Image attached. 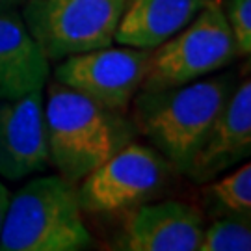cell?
Here are the masks:
<instances>
[{"label":"cell","instance_id":"obj_2","mask_svg":"<svg viewBox=\"0 0 251 251\" xmlns=\"http://www.w3.org/2000/svg\"><path fill=\"white\" fill-rule=\"evenodd\" d=\"M45 126L50 164L71 184H78L138 134L123 112L100 106L60 82L47 90Z\"/></svg>","mask_w":251,"mask_h":251},{"label":"cell","instance_id":"obj_12","mask_svg":"<svg viewBox=\"0 0 251 251\" xmlns=\"http://www.w3.org/2000/svg\"><path fill=\"white\" fill-rule=\"evenodd\" d=\"M208 0H125L114 41L152 50L175 36Z\"/></svg>","mask_w":251,"mask_h":251},{"label":"cell","instance_id":"obj_10","mask_svg":"<svg viewBox=\"0 0 251 251\" xmlns=\"http://www.w3.org/2000/svg\"><path fill=\"white\" fill-rule=\"evenodd\" d=\"M203 216L182 201L144 203L126 218L117 250L125 251H198L203 236Z\"/></svg>","mask_w":251,"mask_h":251},{"label":"cell","instance_id":"obj_13","mask_svg":"<svg viewBox=\"0 0 251 251\" xmlns=\"http://www.w3.org/2000/svg\"><path fill=\"white\" fill-rule=\"evenodd\" d=\"M205 188L206 201L214 206L222 216H251V166L250 162L242 164L231 173L218 175L208 180Z\"/></svg>","mask_w":251,"mask_h":251},{"label":"cell","instance_id":"obj_5","mask_svg":"<svg viewBox=\"0 0 251 251\" xmlns=\"http://www.w3.org/2000/svg\"><path fill=\"white\" fill-rule=\"evenodd\" d=\"M21 8L28 32L52 62L112 45L125 0H25Z\"/></svg>","mask_w":251,"mask_h":251},{"label":"cell","instance_id":"obj_7","mask_svg":"<svg viewBox=\"0 0 251 251\" xmlns=\"http://www.w3.org/2000/svg\"><path fill=\"white\" fill-rule=\"evenodd\" d=\"M152 50L134 47H100L63 58L54 78L100 106L126 112L151 67Z\"/></svg>","mask_w":251,"mask_h":251},{"label":"cell","instance_id":"obj_6","mask_svg":"<svg viewBox=\"0 0 251 251\" xmlns=\"http://www.w3.org/2000/svg\"><path fill=\"white\" fill-rule=\"evenodd\" d=\"M170 170L154 147L130 142L78 182V203L82 210L93 214L136 208L164 188Z\"/></svg>","mask_w":251,"mask_h":251},{"label":"cell","instance_id":"obj_1","mask_svg":"<svg viewBox=\"0 0 251 251\" xmlns=\"http://www.w3.org/2000/svg\"><path fill=\"white\" fill-rule=\"evenodd\" d=\"M234 86L233 73H222L164 90H138L130 102L136 132L171 170L184 173Z\"/></svg>","mask_w":251,"mask_h":251},{"label":"cell","instance_id":"obj_15","mask_svg":"<svg viewBox=\"0 0 251 251\" xmlns=\"http://www.w3.org/2000/svg\"><path fill=\"white\" fill-rule=\"evenodd\" d=\"M238 56L251 54V0H222Z\"/></svg>","mask_w":251,"mask_h":251},{"label":"cell","instance_id":"obj_3","mask_svg":"<svg viewBox=\"0 0 251 251\" xmlns=\"http://www.w3.org/2000/svg\"><path fill=\"white\" fill-rule=\"evenodd\" d=\"M76 188L62 175H43L25 184L0 229V251H82L93 236L82 220Z\"/></svg>","mask_w":251,"mask_h":251},{"label":"cell","instance_id":"obj_11","mask_svg":"<svg viewBox=\"0 0 251 251\" xmlns=\"http://www.w3.org/2000/svg\"><path fill=\"white\" fill-rule=\"evenodd\" d=\"M50 60L28 32L17 9L0 11V100L45 88Z\"/></svg>","mask_w":251,"mask_h":251},{"label":"cell","instance_id":"obj_17","mask_svg":"<svg viewBox=\"0 0 251 251\" xmlns=\"http://www.w3.org/2000/svg\"><path fill=\"white\" fill-rule=\"evenodd\" d=\"M25 4V0H0V11H11L19 9Z\"/></svg>","mask_w":251,"mask_h":251},{"label":"cell","instance_id":"obj_14","mask_svg":"<svg viewBox=\"0 0 251 251\" xmlns=\"http://www.w3.org/2000/svg\"><path fill=\"white\" fill-rule=\"evenodd\" d=\"M250 218L224 216L203 229L198 251H250Z\"/></svg>","mask_w":251,"mask_h":251},{"label":"cell","instance_id":"obj_4","mask_svg":"<svg viewBox=\"0 0 251 251\" xmlns=\"http://www.w3.org/2000/svg\"><path fill=\"white\" fill-rule=\"evenodd\" d=\"M234 58L236 49L224 4L208 0L182 30L152 49L151 67L140 90H164L205 78L225 69Z\"/></svg>","mask_w":251,"mask_h":251},{"label":"cell","instance_id":"obj_16","mask_svg":"<svg viewBox=\"0 0 251 251\" xmlns=\"http://www.w3.org/2000/svg\"><path fill=\"white\" fill-rule=\"evenodd\" d=\"M9 190L6 188V184L2 182V177H0V229H2V222H4V216H6V210H8L9 205Z\"/></svg>","mask_w":251,"mask_h":251},{"label":"cell","instance_id":"obj_9","mask_svg":"<svg viewBox=\"0 0 251 251\" xmlns=\"http://www.w3.org/2000/svg\"><path fill=\"white\" fill-rule=\"evenodd\" d=\"M251 154V82L234 86L203 142L192 156L184 175L198 184H205Z\"/></svg>","mask_w":251,"mask_h":251},{"label":"cell","instance_id":"obj_8","mask_svg":"<svg viewBox=\"0 0 251 251\" xmlns=\"http://www.w3.org/2000/svg\"><path fill=\"white\" fill-rule=\"evenodd\" d=\"M49 164L43 90L0 100V177L26 179Z\"/></svg>","mask_w":251,"mask_h":251}]
</instances>
